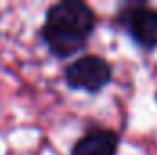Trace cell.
Returning <instances> with one entry per match:
<instances>
[{
	"label": "cell",
	"instance_id": "obj_1",
	"mask_svg": "<svg viewBox=\"0 0 157 155\" xmlns=\"http://www.w3.org/2000/svg\"><path fill=\"white\" fill-rule=\"evenodd\" d=\"M93 28L95 15L90 6L78 0H64L48 9L42 39L53 55L66 59L86 46Z\"/></svg>",
	"mask_w": 157,
	"mask_h": 155
},
{
	"label": "cell",
	"instance_id": "obj_2",
	"mask_svg": "<svg viewBox=\"0 0 157 155\" xmlns=\"http://www.w3.org/2000/svg\"><path fill=\"white\" fill-rule=\"evenodd\" d=\"M64 77L68 86L73 89H86L90 93H97L112 80V68L102 57L86 55L66 68Z\"/></svg>",
	"mask_w": 157,
	"mask_h": 155
},
{
	"label": "cell",
	"instance_id": "obj_3",
	"mask_svg": "<svg viewBox=\"0 0 157 155\" xmlns=\"http://www.w3.org/2000/svg\"><path fill=\"white\" fill-rule=\"evenodd\" d=\"M130 37L146 49L157 47V9L143 4H132L119 13Z\"/></svg>",
	"mask_w": 157,
	"mask_h": 155
},
{
	"label": "cell",
	"instance_id": "obj_4",
	"mask_svg": "<svg viewBox=\"0 0 157 155\" xmlns=\"http://www.w3.org/2000/svg\"><path fill=\"white\" fill-rule=\"evenodd\" d=\"M119 146V135L112 130H91L78 139L71 155H115Z\"/></svg>",
	"mask_w": 157,
	"mask_h": 155
}]
</instances>
